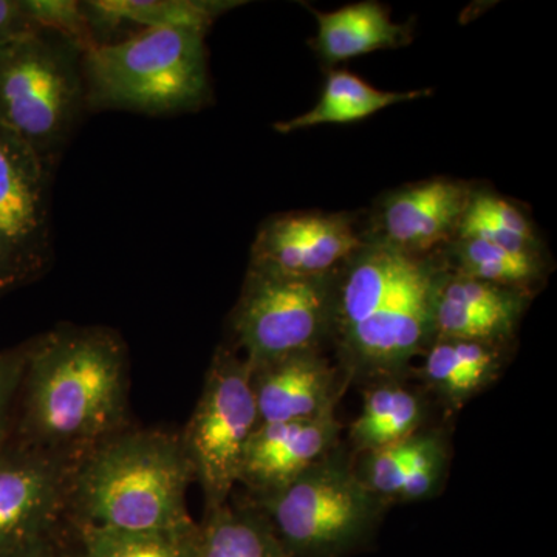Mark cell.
<instances>
[{
	"mask_svg": "<svg viewBox=\"0 0 557 557\" xmlns=\"http://www.w3.org/2000/svg\"><path fill=\"white\" fill-rule=\"evenodd\" d=\"M27 344L14 442L75 465L131 428L129 350L116 330L62 322Z\"/></svg>",
	"mask_w": 557,
	"mask_h": 557,
	"instance_id": "6da1fadb",
	"label": "cell"
},
{
	"mask_svg": "<svg viewBox=\"0 0 557 557\" xmlns=\"http://www.w3.org/2000/svg\"><path fill=\"white\" fill-rule=\"evenodd\" d=\"M442 255L366 242L335 271L332 327L347 381L403 380L435 338Z\"/></svg>",
	"mask_w": 557,
	"mask_h": 557,
	"instance_id": "7a4b0ae2",
	"label": "cell"
},
{
	"mask_svg": "<svg viewBox=\"0 0 557 557\" xmlns=\"http://www.w3.org/2000/svg\"><path fill=\"white\" fill-rule=\"evenodd\" d=\"M194 480L180 434L127 428L73 465L70 527L152 533L186 525Z\"/></svg>",
	"mask_w": 557,
	"mask_h": 557,
	"instance_id": "3957f363",
	"label": "cell"
},
{
	"mask_svg": "<svg viewBox=\"0 0 557 557\" xmlns=\"http://www.w3.org/2000/svg\"><path fill=\"white\" fill-rule=\"evenodd\" d=\"M208 33L143 30L84 53L87 112L174 116L212 102Z\"/></svg>",
	"mask_w": 557,
	"mask_h": 557,
	"instance_id": "277c9868",
	"label": "cell"
},
{
	"mask_svg": "<svg viewBox=\"0 0 557 557\" xmlns=\"http://www.w3.org/2000/svg\"><path fill=\"white\" fill-rule=\"evenodd\" d=\"M86 50L38 30L0 47V126L57 172L87 112Z\"/></svg>",
	"mask_w": 557,
	"mask_h": 557,
	"instance_id": "5b68a950",
	"label": "cell"
},
{
	"mask_svg": "<svg viewBox=\"0 0 557 557\" xmlns=\"http://www.w3.org/2000/svg\"><path fill=\"white\" fill-rule=\"evenodd\" d=\"M251 500L265 512L289 557L364 552L387 508L359 478L341 443L289 485Z\"/></svg>",
	"mask_w": 557,
	"mask_h": 557,
	"instance_id": "8992f818",
	"label": "cell"
},
{
	"mask_svg": "<svg viewBox=\"0 0 557 557\" xmlns=\"http://www.w3.org/2000/svg\"><path fill=\"white\" fill-rule=\"evenodd\" d=\"M333 277L288 276L248 267L230 314L231 343L251 370L321 350L332 327Z\"/></svg>",
	"mask_w": 557,
	"mask_h": 557,
	"instance_id": "52a82bcc",
	"label": "cell"
},
{
	"mask_svg": "<svg viewBox=\"0 0 557 557\" xmlns=\"http://www.w3.org/2000/svg\"><path fill=\"white\" fill-rule=\"evenodd\" d=\"M259 426L251 369L233 347L211 359L196 409L180 434L207 509L226 504L239 485L249 438Z\"/></svg>",
	"mask_w": 557,
	"mask_h": 557,
	"instance_id": "ba28073f",
	"label": "cell"
},
{
	"mask_svg": "<svg viewBox=\"0 0 557 557\" xmlns=\"http://www.w3.org/2000/svg\"><path fill=\"white\" fill-rule=\"evenodd\" d=\"M54 172L0 126V295L39 281L53 265Z\"/></svg>",
	"mask_w": 557,
	"mask_h": 557,
	"instance_id": "9c48e42d",
	"label": "cell"
},
{
	"mask_svg": "<svg viewBox=\"0 0 557 557\" xmlns=\"http://www.w3.org/2000/svg\"><path fill=\"white\" fill-rule=\"evenodd\" d=\"M73 465L11 438L0 453V557L67 530Z\"/></svg>",
	"mask_w": 557,
	"mask_h": 557,
	"instance_id": "30bf717a",
	"label": "cell"
},
{
	"mask_svg": "<svg viewBox=\"0 0 557 557\" xmlns=\"http://www.w3.org/2000/svg\"><path fill=\"white\" fill-rule=\"evenodd\" d=\"M362 244L364 231L351 214L287 212L262 223L248 267L288 276H322L338 270Z\"/></svg>",
	"mask_w": 557,
	"mask_h": 557,
	"instance_id": "8fae6325",
	"label": "cell"
},
{
	"mask_svg": "<svg viewBox=\"0 0 557 557\" xmlns=\"http://www.w3.org/2000/svg\"><path fill=\"white\" fill-rule=\"evenodd\" d=\"M472 188L463 180L429 178L386 194L376 205L364 240L410 252L438 255L456 239Z\"/></svg>",
	"mask_w": 557,
	"mask_h": 557,
	"instance_id": "7c38bea8",
	"label": "cell"
},
{
	"mask_svg": "<svg viewBox=\"0 0 557 557\" xmlns=\"http://www.w3.org/2000/svg\"><path fill=\"white\" fill-rule=\"evenodd\" d=\"M341 429L336 413L260 423L245 450L239 485L251 498L276 493L332 453L341 443Z\"/></svg>",
	"mask_w": 557,
	"mask_h": 557,
	"instance_id": "4fadbf2b",
	"label": "cell"
},
{
	"mask_svg": "<svg viewBox=\"0 0 557 557\" xmlns=\"http://www.w3.org/2000/svg\"><path fill=\"white\" fill-rule=\"evenodd\" d=\"M347 379L321 350L300 351L251 370L259 424L335 413Z\"/></svg>",
	"mask_w": 557,
	"mask_h": 557,
	"instance_id": "5bb4252c",
	"label": "cell"
},
{
	"mask_svg": "<svg viewBox=\"0 0 557 557\" xmlns=\"http://www.w3.org/2000/svg\"><path fill=\"white\" fill-rule=\"evenodd\" d=\"M530 296L465 276L446 267L435 300V338L508 344L515 338Z\"/></svg>",
	"mask_w": 557,
	"mask_h": 557,
	"instance_id": "9a60e30c",
	"label": "cell"
},
{
	"mask_svg": "<svg viewBox=\"0 0 557 557\" xmlns=\"http://www.w3.org/2000/svg\"><path fill=\"white\" fill-rule=\"evenodd\" d=\"M505 357L507 344L434 338L417 375L443 406L457 410L500 379Z\"/></svg>",
	"mask_w": 557,
	"mask_h": 557,
	"instance_id": "2e32d148",
	"label": "cell"
},
{
	"mask_svg": "<svg viewBox=\"0 0 557 557\" xmlns=\"http://www.w3.org/2000/svg\"><path fill=\"white\" fill-rule=\"evenodd\" d=\"M83 5L89 20L94 47H97L156 28H193L208 33L222 14L239 3L207 0H91L83 2Z\"/></svg>",
	"mask_w": 557,
	"mask_h": 557,
	"instance_id": "e0dca14e",
	"label": "cell"
},
{
	"mask_svg": "<svg viewBox=\"0 0 557 557\" xmlns=\"http://www.w3.org/2000/svg\"><path fill=\"white\" fill-rule=\"evenodd\" d=\"M318 21L317 49L329 65L364 57L376 50L398 49L412 40L408 25L392 21L386 7L379 2H359L343 9L321 13Z\"/></svg>",
	"mask_w": 557,
	"mask_h": 557,
	"instance_id": "ac0fdd59",
	"label": "cell"
},
{
	"mask_svg": "<svg viewBox=\"0 0 557 557\" xmlns=\"http://www.w3.org/2000/svg\"><path fill=\"white\" fill-rule=\"evenodd\" d=\"M426 401L403 380L370 383L361 412L348 431L351 448L370 453L401 442L423 429Z\"/></svg>",
	"mask_w": 557,
	"mask_h": 557,
	"instance_id": "d6986e66",
	"label": "cell"
},
{
	"mask_svg": "<svg viewBox=\"0 0 557 557\" xmlns=\"http://www.w3.org/2000/svg\"><path fill=\"white\" fill-rule=\"evenodd\" d=\"M197 557H289L265 512L251 498L207 509Z\"/></svg>",
	"mask_w": 557,
	"mask_h": 557,
	"instance_id": "ffe728a7",
	"label": "cell"
},
{
	"mask_svg": "<svg viewBox=\"0 0 557 557\" xmlns=\"http://www.w3.org/2000/svg\"><path fill=\"white\" fill-rule=\"evenodd\" d=\"M431 90L387 91L370 86L364 79L347 70H332L325 78L324 89L314 108L295 119L274 124L278 134H292L321 126L346 124L369 119L373 113L429 97Z\"/></svg>",
	"mask_w": 557,
	"mask_h": 557,
	"instance_id": "44dd1931",
	"label": "cell"
},
{
	"mask_svg": "<svg viewBox=\"0 0 557 557\" xmlns=\"http://www.w3.org/2000/svg\"><path fill=\"white\" fill-rule=\"evenodd\" d=\"M440 255L456 273L527 296H531L547 273L542 251H520L474 237H456Z\"/></svg>",
	"mask_w": 557,
	"mask_h": 557,
	"instance_id": "7402d4cb",
	"label": "cell"
},
{
	"mask_svg": "<svg viewBox=\"0 0 557 557\" xmlns=\"http://www.w3.org/2000/svg\"><path fill=\"white\" fill-rule=\"evenodd\" d=\"M75 534L79 557H197L199 555L200 525L196 520L172 530L152 531V533L83 530L75 531Z\"/></svg>",
	"mask_w": 557,
	"mask_h": 557,
	"instance_id": "603a6c76",
	"label": "cell"
},
{
	"mask_svg": "<svg viewBox=\"0 0 557 557\" xmlns=\"http://www.w3.org/2000/svg\"><path fill=\"white\" fill-rule=\"evenodd\" d=\"M457 237H474L520 251H542L536 228L525 212L490 190L474 189Z\"/></svg>",
	"mask_w": 557,
	"mask_h": 557,
	"instance_id": "cb8c5ba5",
	"label": "cell"
},
{
	"mask_svg": "<svg viewBox=\"0 0 557 557\" xmlns=\"http://www.w3.org/2000/svg\"><path fill=\"white\" fill-rule=\"evenodd\" d=\"M449 468V446L438 431L418 432L413 456L397 494L398 504L426 500L442 490Z\"/></svg>",
	"mask_w": 557,
	"mask_h": 557,
	"instance_id": "d4e9b609",
	"label": "cell"
},
{
	"mask_svg": "<svg viewBox=\"0 0 557 557\" xmlns=\"http://www.w3.org/2000/svg\"><path fill=\"white\" fill-rule=\"evenodd\" d=\"M25 10L38 30L53 32L78 44L84 50L95 46L83 2L75 0H24Z\"/></svg>",
	"mask_w": 557,
	"mask_h": 557,
	"instance_id": "484cf974",
	"label": "cell"
},
{
	"mask_svg": "<svg viewBox=\"0 0 557 557\" xmlns=\"http://www.w3.org/2000/svg\"><path fill=\"white\" fill-rule=\"evenodd\" d=\"M27 350L28 344L24 343L0 351V453L13 438L17 395L24 375Z\"/></svg>",
	"mask_w": 557,
	"mask_h": 557,
	"instance_id": "4316f807",
	"label": "cell"
},
{
	"mask_svg": "<svg viewBox=\"0 0 557 557\" xmlns=\"http://www.w3.org/2000/svg\"><path fill=\"white\" fill-rule=\"evenodd\" d=\"M35 32L38 27L28 16L24 0H0V47Z\"/></svg>",
	"mask_w": 557,
	"mask_h": 557,
	"instance_id": "83f0119b",
	"label": "cell"
},
{
	"mask_svg": "<svg viewBox=\"0 0 557 557\" xmlns=\"http://www.w3.org/2000/svg\"><path fill=\"white\" fill-rule=\"evenodd\" d=\"M9 557H79L78 541H76L75 531L69 527L58 536L47 539L40 544L33 545V547Z\"/></svg>",
	"mask_w": 557,
	"mask_h": 557,
	"instance_id": "f1b7e54d",
	"label": "cell"
}]
</instances>
